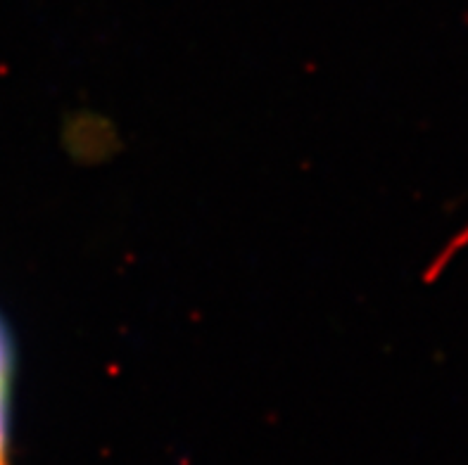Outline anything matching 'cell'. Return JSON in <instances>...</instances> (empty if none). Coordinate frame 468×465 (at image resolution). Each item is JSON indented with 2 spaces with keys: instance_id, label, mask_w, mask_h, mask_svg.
I'll use <instances>...</instances> for the list:
<instances>
[{
  "instance_id": "obj_1",
  "label": "cell",
  "mask_w": 468,
  "mask_h": 465,
  "mask_svg": "<svg viewBox=\"0 0 468 465\" xmlns=\"http://www.w3.org/2000/svg\"><path fill=\"white\" fill-rule=\"evenodd\" d=\"M12 340L0 318V465H10V385H12Z\"/></svg>"
}]
</instances>
